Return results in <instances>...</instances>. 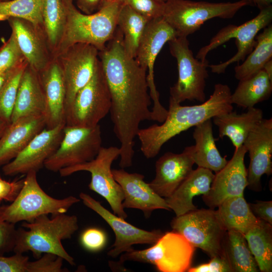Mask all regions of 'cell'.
<instances>
[{"label": "cell", "mask_w": 272, "mask_h": 272, "mask_svg": "<svg viewBox=\"0 0 272 272\" xmlns=\"http://www.w3.org/2000/svg\"><path fill=\"white\" fill-rule=\"evenodd\" d=\"M249 153L248 188L254 191L262 189L261 179L272 173V119L262 118L250 131L243 145Z\"/></svg>", "instance_id": "obj_18"}, {"label": "cell", "mask_w": 272, "mask_h": 272, "mask_svg": "<svg viewBox=\"0 0 272 272\" xmlns=\"http://www.w3.org/2000/svg\"><path fill=\"white\" fill-rule=\"evenodd\" d=\"M177 37L174 29L162 17L150 20L141 39L134 59L146 70L149 94L153 103L151 120L163 122L168 110L159 101V93L154 82V67L156 58L164 45Z\"/></svg>", "instance_id": "obj_12"}, {"label": "cell", "mask_w": 272, "mask_h": 272, "mask_svg": "<svg viewBox=\"0 0 272 272\" xmlns=\"http://www.w3.org/2000/svg\"><path fill=\"white\" fill-rule=\"evenodd\" d=\"M28 64L25 61L16 67L0 88V117L9 123H11L20 81Z\"/></svg>", "instance_id": "obj_37"}, {"label": "cell", "mask_w": 272, "mask_h": 272, "mask_svg": "<svg viewBox=\"0 0 272 272\" xmlns=\"http://www.w3.org/2000/svg\"><path fill=\"white\" fill-rule=\"evenodd\" d=\"M231 91L226 84L215 85L210 98L201 104L182 106L169 101L168 113L160 125L140 128L137 134L140 150L147 159L156 157L162 146L171 139L187 129L233 110Z\"/></svg>", "instance_id": "obj_2"}, {"label": "cell", "mask_w": 272, "mask_h": 272, "mask_svg": "<svg viewBox=\"0 0 272 272\" xmlns=\"http://www.w3.org/2000/svg\"><path fill=\"white\" fill-rule=\"evenodd\" d=\"M217 208L227 231L234 230L244 235L259 219L252 213L243 195L227 198Z\"/></svg>", "instance_id": "obj_30"}, {"label": "cell", "mask_w": 272, "mask_h": 272, "mask_svg": "<svg viewBox=\"0 0 272 272\" xmlns=\"http://www.w3.org/2000/svg\"><path fill=\"white\" fill-rule=\"evenodd\" d=\"M212 119L195 126L193 138L195 145L192 155L194 164L198 167L209 169L215 173L225 167L226 157L220 153L213 135Z\"/></svg>", "instance_id": "obj_28"}, {"label": "cell", "mask_w": 272, "mask_h": 272, "mask_svg": "<svg viewBox=\"0 0 272 272\" xmlns=\"http://www.w3.org/2000/svg\"><path fill=\"white\" fill-rule=\"evenodd\" d=\"M80 240L85 249L91 252H97L105 247L107 236L103 230L92 227L86 229L82 233Z\"/></svg>", "instance_id": "obj_41"}, {"label": "cell", "mask_w": 272, "mask_h": 272, "mask_svg": "<svg viewBox=\"0 0 272 272\" xmlns=\"http://www.w3.org/2000/svg\"><path fill=\"white\" fill-rule=\"evenodd\" d=\"M61 1L65 12L66 22L54 57L70 46L78 43L91 44L99 51L103 50L116 33L122 4L119 1L105 2L98 11L86 14L77 8L73 0Z\"/></svg>", "instance_id": "obj_3"}, {"label": "cell", "mask_w": 272, "mask_h": 272, "mask_svg": "<svg viewBox=\"0 0 272 272\" xmlns=\"http://www.w3.org/2000/svg\"><path fill=\"white\" fill-rule=\"evenodd\" d=\"M120 148L117 147H101L96 157L82 164L61 169V176H69L79 171L90 173L89 189L105 198L114 214L124 219L127 215L122 206L124 199L121 187L114 178L111 165L120 156Z\"/></svg>", "instance_id": "obj_11"}, {"label": "cell", "mask_w": 272, "mask_h": 272, "mask_svg": "<svg viewBox=\"0 0 272 272\" xmlns=\"http://www.w3.org/2000/svg\"><path fill=\"white\" fill-rule=\"evenodd\" d=\"M174 231L194 247L205 251L210 258L223 257V245L227 230L217 210L195 209L176 216L170 223Z\"/></svg>", "instance_id": "obj_8"}, {"label": "cell", "mask_w": 272, "mask_h": 272, "mask_svg": "<svg viewBox=\"0 0 272 272\" xmlns=\"http://www.w3.org/2000/svg\"><path fill=\"white\" fill-rule=\"evenodd\" d=\"M251 0L213 3L190 0H169L163 18L174 29L177 37H186L198 31L207 21L219 18L230 19Z\"/></svg>", "instance_id": "obj_6"}, {"label": "cell", "mask_w": 272, "mask_h": 272, "mask_svg": "<svg viewBox=\"0 0 272 272\" xmlns=\"http://www.w3.org/2000/svg\"><path fill=\"white\" fill-rule=\"evenodd\" d=\"M195 248L182 235L173 231L163 234L148 248L121 254L118 262L150 263L161 272H184L190 267Z\"/></svg>", "instance_id": "obj_9"}, {"label": "cell", "mask_w": 272, "mask_h": 272, "mask_svg": "<svg viewBox=\"0 0 272 272\" xmlns=\"http://www.w3.org/2000/svg\"><path fill=\"white\" fill-rule=\"evenodd\" d=\"M17 234L15 224L0 218V255L13 251Z\"/></svg>", "instance_id": "obj_42"}, {"label": "cell", "mask_w": 272, "mask_h": 272, "mask_svg": "<svg viewBox=\"0 0 272 272\" xmlns=\"http://www.w3.org/2000/svg\"><path fill=\"white\" fill-rule=\"evenodd\" d=\"M26 61L14 32L0 48V74L8 72Z\"/></svg>", "instance_id": "obj_38"}, {"label": "cell", "mask_w": 272, "mask_h": 272, "mask_svg": "<svg viewBox=\"0 0 272 272\" xmlns=\"http://www.w3.org/2000/svg\"><path fill=\"white\" fill-rule=\"evenodd\" d=\"M105 2L106 3H110V2H115V1H119V0H105Z\"/></svg>", "instance_id": "obj_52"}, {"label": "cell", "mask_w": 272, "mask_h": 272, "mask_svg": "<svg viewBox=\"0 0 272 272\" xmlns=\"http://www.w3.org/2000/svg\"><path fill=\"white\" fill-rule=\"evenodd\" d=\"M246 153L243 145L235 149L231 160L215 174L209 191L202 196L209 208H217L227 198L243 195L248 184L247 170L244 164Z\"/></svg>", "instance_id": "obj_19"}, {"label": "cell", "mask_w": 272, "mask_h": 272, "mask_svg": "<svg viewBox=\"0 0 272 272\" xmlns=\"http://www.w3.org/2000/svg\"><path fill=\"white\" fill-rule=\"evenodd\" d=\"M65 123L53 128L45 127L12 160L5 164V175L14 176L37 172L58 148L62 139Z\"/></svg>", "instance_id": "obj_17"}, {"label": "cell", "mask_w": 272, "mask_h": 272, "mask_svg": "<svg viewBox=\"0 0 272 272\" xmlns=\"http://www.w3.org/2000/svg\"><path fill=\"white\" fill-rule=\"evenodd\" d=\"M43 28L54 57L60 43L65 25L66 14L61 0H44Z\"/></svg>", "instance_id": "obj_35"}, {"label": "cell", "mask_w": 272, "mask_h": 272, "mask_svg": "<svg viewBox=\"0 0 272 272\" xmlns=\"http://www.w3.org/2000/svg\"><path fill=\"white\" fill-rule=\"evenodd\" d=\"M98 49L85 43L74 44L55 57L60 66L65 89V112L78 92L94 76L99 62Z\"/></svg>", "instance_id": "obj_15"}, {"label": "cell", "mask_w": 272, "mask_h": 272, "mask_svg": "<svg viewBox=\"0 0 272 272\" xmlns=\"http://www.w3.org/2000/svg\"><path fill=\"white\" fill-rule=\"evenodd\" d=\"M251 211L257 218L272 225V201L258 200L249 203Z\"/></svg>", "instance_id": "obj_46"}, {"label": "cell", "mask_w": 272, "mask_h": 272, "mask_svg": "<svg viewBox=\"0 0 272 272\" xmlns=\"http://www.w3.org/2000/svg\"><path fill=\"white\" fill-rule=\"evenodd\" d=\"M39 75L45 101V127L53 128L65 123V89L57 59L54 58Z\"/></svg>", "instance_id": "obj_23"}, {"label": "cell", "mask_w": 272, "mask_h": 272, "mask_svg": "<svg viewBox=\"0 0 272 272\" xmlns=\"http://www.w3.org/2000/svg\"><path fill=\"white\" fill-rule=\"evenodd\" d=\"M36 173L34 171L27 173L15 200L10 205L0 207L2 220L15 224L21 221L30 223L42 215L65 214L80 201L74 196L57 199L49 195L38 183Z\"/></svg>", "instance_id": "obj_5"}, {"label": "cell", "mask_w": 272, "mask_h": 272, "mask_svg": "<svg viewBox=\"0 0 272 272\" xmlns=\"http://www.w3.org/2000/svg\"><path fill=\"white\" fill-rule=\"evenodd\" d=\"M193 149L191 146L180 154L168 152L157 160L155 177L149 184L159 195L170 196L192 171Z\"/></svg>", "instance_id": "obj_20"}, {"label": "cell", "mask_w": 272, "mask_h": 272, "mask_svg": "<svg viewBox=\"0 0 272 272\" xmlns=\"http://www.w3.org/2000/svg\"><path fill=\"white\" fill-rule=\"evenodd\" d=\"M188 272H232L231 268L222 256H217L211 258L208 263L190 267Z\"/></svg>", "instance_id": "obj_44"}, {"label": "cell", "mask_w": 272, "mask_h": 272, "mask_svg": "<svg viewBox=\"0 0 272 272\" xmlns=\"http://www.w3.org/2000/svg\"><path fill=\"white\" fill-rule=\"evenodd\" d=\"M60 256L51 253H44L35 261H29L27 272H63V261Z\"/></svg>", "instance_id": "obj_40"}, {"label": "cell", "mask_w": 272, "mask_h": 272, "mask_svg": "<svg viewBox=\"0 0 272 272\" xmlns=\"http://www.w3.org/2000/svg\"><path fill=\"white\" fill-rule=\"evenodd\" d=\"M123 5L151 20L162 17L165 3L159 0H119Z\"/></svg>", "instance_id": "obj_39"}, {"label": "cell", "mask_w": 272, "mask_h": 272, "mask_svg": "<svg viewBox=\"0 0 272 272\" xmlns=\"http://www.w3.org/2000/svg\"><path fill=\"white\" fill-rule=\"evenodd\" d=\"M79 197L85 206L99 215L114 232L115 241L107 252V255L112 258L132 250L135 244L153 245L163 234L159 230L147 231L128 223L86 193H80Z\"/></svg>", "instance_id": "obj_16"}, {"label": "cell", "mask_w": 272, "mask_h": 272, "mask_svg": "<svg viewBox=\"0 0 272 272\" xmlns=\"http://www.w3.org/2000/svg\"><path fill=\"white\" fill-rule=\"evenodd\" d=\"M112 171L114 179L122 189V206L124 209L140 210L146 218H149L156 210L170 211L165 198L156 193L149 183L145 181L143 174L129 173L123 168L112 169Z\"/></svg>", "instance_id": "obj_22"}, {"label": "cell", "mask_w": 272, "mask_h": 272, "mask_svg": "<svg viewBox=\"0 0 272 272\" xmlns=\"http://www.w3.org/2000/svg\"><path fill=\"white\" fill-rule=\"evenodd\" d=\"M9 124L0 117V139Z\"/></svg>", "instance_id": "obj_51"}, {"label": "cell", "mask_w": 272, "mask_h": 272, "mask_svg": "<svg viewBox=\"0 0 272 272\" xmlns=\"http://www.w3.org/2000/svg\"><path fill=\"white\" fill-rule=\"evenodd\" d=\"M99 57L111 97L113 131L120 144L119 166L124 169L132 165L141 123L151 120L147 71L126 53L117 28Z\"/></svg>", "instance_id": "obj_1"}, {"label": "cell", "mask_w": 272, "mask_h": 272, "mask_svg": "<svg viewBox=\"0 0 272 272\" xmlns=\"http://www.w3.org/2000/svg\"><path fill=\"white\" fill-rule=\"evenodd\" d=\"M256 44L241 64L234 68L235 77L239 81L249 78L263 69L265 63L272 59V25L263 29L256 36Z\"/></svg>", "instance_id": "obj_32"}, {"label": "cell", "mask_w": 272, "mask_h": 272, "mask_svg": "<svg viewBox=\"0 0 272 272\" xmlns=\"http://www.w3.org/2000/svg\"><path fill=\"white\" fill-rule=\"evenodd\" d=\"M102 147L101 127H83L65 125L60 143L53 154L45 162L48 170L59 171L94 159Z\"/></svg>", "instance_id": "obj_13"}, {"label": "cell", "mask_w": 272, "mask_h": 272, "mask_svg": "<svg viewBox=\"0 0 272 272\" xmlns=\"http://www.w3.org/2000/svg\"><path fill=\"white\" fill-rule=\"evenodd\" d=\"M29 257L15 253L11 256L0 255V272H27Z\"/></svg>", "instance_id": "obj_43"}, {"label": "cell", "mask_w": 272, "mask_h": 272, "mask_svg": "<svg viewBox=\"0 0 272 272\" xmlns=\"http://www.w3.org/2000/svg\"><path fill=\"white\" fill-rule=\"evenodd\" d=\"M258 9H261L268 6L271 5L272 0H251Z\"/></svg>", "instance_id": "obj_48"}, {"label": "cell", "mask_w": 272, "mask_h": 272, "mask_svg": "<svg viewBox=\"0 0 272 272\" xmlns=\"http://www.w3.org/2000/svg\"><path fill=\"white\" fill-rule=\"evenodd\" d=\"M214 176L212 171L206 168L198 167L193 170L172 194L165 198L170 210L179 216L196 209L193 198L208 193Z\"/></svg>", "instance_id": "obj_26"}, {"label": "cell", "mask_w": 272, "mask_h": 272, "mask_svg": "<svg viewBox=\"0 0 272 272\" xmlns=\"http://www.w3.org/2000/svg\"><path fill=\"white\" fill-rule=\"evenodd\" d=\"M150 20L129 6L122 4L117 27L122 35L125 51L129 56L135 57L141 39Z\"/></svg>", "instance_id": "obj_34"}, {"label": "cell", "mask_w": 272, "mask_h": 272, "mask_svg": "<svg viewBox=\"0 0 272 272\" xmlns=\"http://www.w3.org/2000/svg\"><path fill=\"white\" fill-rule=\"evenodd\" d=\"M259 271H272V225L259 219L244 235Z\"/></svg>", "instance_id": "obj_33"}, {"label": "cell", "mask_w": 272, "mask_h": 272, "mask_svg": "<svg viewBox=\"0 0 272 272\" xmlns=\"http://www.w3.org/2000/svg\"><path fill=\"white\" fill-rule=\"evenodd\" d=\"M45 127L43 115L25 117L11 122L0 139V165L14 159Z\"/></svg>", "instance_id": "obj_24"}, {"label": "cell", "mask_w": 272, "mask_h": 272, "mask_svg": "<svg viewBox=\"0 0 272 272\" xmlns=\"http://www.w3.org/2000/svg\"><path fill=\"white\" fill-rule=\"evenodd\" d=\"M24 179L7 181L0 176V202L3 200L13 201L23 185Z\"/></svg>", "instance_id": "obj_45"}, {"label": "cell", "mask_w": 272, "mask_h": 272, "mask_svg": "<svg viewBox=\"0 0 272 272\" xmlns=\"http://www.w3.org/2000/svg\"><path fill=\"white\" fill-rule=\"evenodd\" d=\"M262 118V110L253 107L245 113L232 111L212 119L218 128L219 137H227L237 149L243 145L249 133Z\"/></svg>", "instance_id": "obj_27"}, {"label": "cell", "mask_w": 272, "mask_h": 272, "mask_svg": "<svg viewBox=\"0 0 272 272\" xmlns=\"http://www.w3.org/2000/svg\"><path fill=\"white\" fill-rule=\"evenodd\" d=\"M75 2L78 9L86 14L96 12L105 4V0H73Z\"/></svg>", "instance_id": "obj_47"}, {"label": "cell", "mask_w": 272, "mask_h": 272, "mask_svg": "<svg viewBox=\"0 0 272 272\" xmlns=\"http://www.w3.org/2000/svg\"><path fill=\"white\" fill-rule=\"evenodd\" d=\"M272 93V80L263 70L239 82L234 93L231 94V102L237 106L248 109L258 103L267 100Z\"/></svg>", "instance_id": "obj_29"}, {"label": "cell", "mask_w": 272, "mask_h": 272, "mask_svg": "<svg viewBox=\"0 0 272 272\" xmlns=\"http://www.w3.org/2000/svg\"><path fill=\"white\" fill-rule=\"evenodd\" d=\"M162 2H163V3H166L167 1H168L169 0H159Z\"/></svg>", "instance_id": "obj_53"}, {"label": "cell", "mask_w": 272, "mask_h": 272, "mask_svg": "<svg viewBox=\"0 0 272 272\" xmlns=\"http://www.w3.org/2000/svg\"><path fill=\"white\" fill-rule=\"evenodd\" d=\"M45 101L39 73L28 64L22 75L11 122L28 116L43 115Z\"/></svg>", "instance_id": "obj_25"}, {"label": "cell", "mask_w": 272, "mask_h": 272, "mask_svg": "<svg viewBox=\"0 0 272 272\" xmlns=\"http://www.w3.org/2000/svg\"><path fill=\"white\" fill-rule=\"evenodd\" d=\"M168 43L170 53L176 60L178 73L176 83L170 88L169 101L179 104L185 100L205 102L208 60L194 56L186 37H176Z\"/></svg>", "instance_id": "obj_7"}, {"label": "cell", "mask_w": 272, "mask_h": 272, "mask_svg": "<svg viewBox=\"0 0 272 272\" xmlns=\"http://www.w3.org/2000/svg\"><path fill=\"white\" fill-rule=\"evenodd\" d=\"M10 1V0H0V2H5V1Z\"/></svg>", "instance_id": "obj_54"}, {"label": "cell", "mask_w": 272, "mask_h": 272, "mask_svg": "<svg viewBox=\"0 0 272 272\" xmlns=\"http://www.w3.org/2000/svg\"><path fill=\"white\" fill-rule=\"evenodd\" d=\"M19 66V65H18ZM16 68V67H15ZM13 69L8 72H7L6 73H1L0 74V88L5 82V81L7 80V79L8 78V77L10 75L12 71L15 69Z\"/></svg>", "instance_id": "obj_50"}, {"label": "cell", "mask_w": 272, "mask_h": 272, "mask_svg": "<svg viewBox=\"0 0 272 272\" xmlns=\"http://www.w3.org/2000/svg\"><path fill=\"white\" fill-rule=\"evenodd\" d=\"M22 226L26 229H17L14 253L32 252L36 258L44 253L60 256L72 265L75 264L74 258L64 248L61 242L70 239L79 228L75 215L65 214L39 216L33 222H24Z\"/></svg>", "instance_id": "obj_4"}, {"label": "cell", "mask_w": 272, "mask_h": 272, "mask_svg": "<svg viewBox=\"0 0 272 272\" xmlns=\"http://www.w3.org/2000/svg\"><path fill=\"white\" fill-rule=\"evenodd\" d=\"M263 70L266 72L269 78L272 80V59L267 61L264 66Z\"/></svg>", "instance_id": "obj_49"}, {"label": "cell", "mask_w": 272, "mask_h": 272, "mask_svg": "<svg viewBox=\"0 0 272 272\" xmlns=\"http://www.w3.org/2000/svg\"><path fill=\"white\" fill-rule=\"evenodd\" d=\"M111 97L99 62L91 80L75 96L65 112V125L93 127L109 113Z\"/></svg>", "instance_id": "obj_14"}, {"label": "cell", "mask_w": 272, "mask_h": 272, "mask_svg": "<svg viewBox=\"0 0 272 272\" xmlns=\"http://www.w3.org/2000/svg\"><path fill=\"white\" fill-rule=\"evenodd\" d=\"M44 0H10L0 2V21L11 18L27 20L43 27Z\"/></svg>", "instance_id": "obj_36"}, {"label": "cell", "mask_w": 272, "mask_h": 272, "mask_svg": "<svg viewBox=\"0 0 272 272\" xmlns=\"http://www.w3.org/2000/svg\"><path fill=\"white\" fill-rule=\"evenodd\" d=\"M222 250L223 257L229 263L232 272L259 271L243 234L234 230L227 231Z\"/></svg>", "instance_id": "obj_31"}, {"label": "cell", "mask_w": 272, "mask_h": 272, "mask_svg": "<svg viewBox=\"0 0 272 272\" xmlns=\"http://www.w3.org/2000/svg\"><path fill=\"white\" fill-rule=\"evenodd\" d=\"M272 6L259 10L254 18L240 25H229L219 30L209 43L201 47L195 57L201 60L207 59V55L212 50L225 43L231 39H235L237 51L235 54L225 62L209 65L213 73H224L230 64L243 61L256 44V36L262 29L271 24Z\"/></svg>", "instance_id": "obj_10"}, {"label": "cell", "mask_w": 272, "mask_h": 272, "mask_svg": "<svg viewBox=\"0 0 272 272\" xmlns=\"http://www.w3.org/2000/svg\"><path fill=\"white\" fill-rule=\"evenodd\" d=\"M7 21L28 64L38 73L42 71L54 58L44 28L20 18Z\"/></svg>", "instance_id": "obj_21"}]
</instances>
